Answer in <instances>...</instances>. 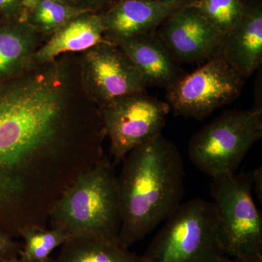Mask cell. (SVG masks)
I'll return each mask as SVG.
<instances>
[{
	"instance_id": "8",
	"label": "cell",
	"mask_w": 262,
	"mask_h": 262,
	"mask_svg": "<svg viewBox=\"0 0 262 262\" xmlns=\"http://www.w3.org/2000/svg\"><path fill=\"white\" fill-rule=\"evenodd\" d=\"M170 108L146 91L128 95L100 107L105 136L110 141L114 165L136 146L162 134Z\"/></svg>"
},
{
	"instance_id": "12",
	"label": "cell",
	"mask_w": 262,
	"mask_h": 262,
	"mask_svg": "<svg viewBox=\"0 0 262 262\" xmlns=\"http://www.w3.org/2000/svg\"><path fill=\"white\" fill-rule=\"evenodd\" d=\"M140 72L144 83L168 89L185 73L156 32L117 43Z\"/></svg>"
},
{
	"instance_id": "11",
	"label": "cell",
	"mask_w": 262,
	"mask_h": 262,
	"mask_svg": "<svg viewBox=\"0 0 262 262\" xmlns=\"http://www.w3.org/2000/svg\"><path fill=\"white\" fill-rule=\"evenodd\" d=\"M192 2L116 0L106 9L100 12L105 36L110 42L117 44L155 32L174 12Z\"/></svg>"
},
{
	"instance_id": "23",
	"label": "cell",
	"mask_w": 262,
	"mask_h": 262,
	"mask_svg": "<svg viewBox=\"0 0 262 262\" xmlns=\"http://www.w3.org/2000/svg\"><path fill=\"white\" fill-rule=\"evenodd\" d=\"M253 187L256 191L260 203H262V169L261 166L252 170Z\"/></svg>"
},
{
	"instance_id": "2",
	"label": "cell",
	"mask_w": 262,
	"mask_h": 262,
	"mask_svg": "<svg viewBox=\"0 0 262 262\" xmlns=\"http://www.w3.org/2000/svg\"><path fill=\"white\" fill-rule=\"evenodd\" d=\"M122 163L117 176L122 215L117 241L129 249L182 204L185 172L178 148L162 134L136 146Z\"/></svg>"
},
{
	"instance_id": "7",
	"label": "cell",
	"mask_w": 262,
	"mask_h": 262,
	"mask_svg": "<svg viewBox=\"0 0 262 262\" xmlns=\"http://www.w3.org/2000/svg\"><path fill=\"white\" fill-rule=\"evenodd\" d=\"M244 80L225 59L215 56L166 89V102L176 115L203 120L237 99Z\"/></svg>"
},
{
	"instance_id": "6",
	"label": "cell",
	"mask_w": 262,
	"mask_h": 262,
	"mask_svg": "<svg viewBox=\"0 0 262 262\" xmlns=\"http://www.w3.org/2000/svg\"><path fill=\"white\" fill-rule=\"evenodd\" d=\"M211 194L225 255L262 256V217L252 196V170L211 177Z\"/></svg>"
},
{
	"instance_id": "27",
	"label": "cell",
	"mask_w": 262,
	"mask_h": 262,
	"mask_svg": "<svg viewBox=\"0 0 262 262\" xmlns=\"http://www.w3.org/2000/svg\"><path fill=\"white\" fill-rule=\"evenodd\" d=\"M214 262H235V261L233 258H232L227 255H224Z\"/></svg>"
},
{
	"instance_id": "14",
	"label": "cell",
	"mask_w": 262,
	"mask_h": 262,
	"mask_svg": "<svg viewBox=\"0 0 262 262\" xmlns=\"http://www.w3.org/2000/svg\"><path fill=\"white\" fill-rule=\"evenodd\" d=\"M111 42L105 36L101 13L88 12L51 34L49 40L34 53L33 67L51 63L61 53L85 52L98 45Z\"/></svg>"
},
{
	"instance_id": "9",
	"label": "cell",
	"mask_w": 262,
	"mask_h": 262,
	"mask_svg": "<svg viewBox=\"0 0 262 262\" xmlns=\"http://www.w3.org/2000/svg\"><path fill=\"white\" fill-rule=\"evenodd\" d=\"M82 77L84 89L99 107L146 89L140 72L130 58L112 42L98 45L84 52Z\"/></svg>"
},
{
	"instance_id": "26",
	"label": "cell",
	"mask_w": 262,
	"mask_h": 262,
	"mask_svg": "<svg viewBox=\"0 0 262 262\" xmlns=\"http://www.w3.org/2000/svg\"><path fill=\"white\" fill-rule=\"evenodd\" d=\"M24 5L25 6L26 9L27 10V12L31 9H32L34 8V5H35L36 3H37V0H23Z\"/></svg>"
},
{
	"instance_id": "5",
	"label": "cell",
	"mask_w": 262,
	"mask_h": 262,
	"mask_svg": "<svg viewBox=\"0 0 262 262\" xmlns=\"http://www.w3.org/2000/svg\"><path fill=\"white\" fill-rule=\"evenodd\" d=\"M261 137V106L227 112L191 138L188 155L193 165L209 177L234 173Z\"/></svg>"
},
{
	"instance_id": "18",
	"label": "cell",
	"mask_w": 262,
	"mask_h": 262,
	"mask_svg": "<svg viewBox=\"0 0 262 262\" xmlns=\"http://www.w3.org/2000/svg\"><path fill=\"white\" fill-rule=\"evenodd\" d=\"M23 239L18 258L25 261H40L51 256L52 252L68 241L69 237L57 229L33 226L19 234Z\"/></svg>"
},
{
	"instance_id": "19",
	"label": "cell",
	"mask_w": 262,
	"mask_h": 262,
	"mask_svg": "<svg viewBox=\"0 0 262 262\" xmlns=\"http://www.w3.org/2000/svg\"><path fill=\"white\" fill-rule=\"evenodd\" d=\"M192 5L222 36L238 23L246 9L242 0H194Z\"/></svg>"
},
{
	"instance_id": "25",
	"label": "cell",
	"mask_w": 262,
	"mask_h": 262,
	"mask_svg": "<svg viewBox=\"0 0 262 262\" xmlns=\"http://www.w3.org/2000/svg\"><path fill=\"white\" fill-rule=\"evenodd\" d=\"M11 262H57L56 258H53L50 256L49 258L46 259L40 260V261H25V260L20 259V258H16L13 259Z\"/></svg>"
},
{
	"instance_id": "13",
	"label": "cell",
	"mask_w": 262,
	"mask_h": 262,
	"mask_svg": "<svg viewBox=\"0 0 262 262\" xmlns=\"http://www.w3.org/2000/svg\"><path fill=\"white\" fill-rule=\"evenodd\" d=\"M218 56L245 79L257 70L262 60L261 4L246 5L242 18L223 36Z\"/></svg>"
},
{
	"instance_id": "4",
	"label": "cell",
	"mask_w": 262,
	"mask_h": 262,
	"mask_svg": "<svg viewBox=\"0 0 262 262\" xmlns=\"http://www.w3.org/2000/svg\"><path fill=\"white\" fill-rule=\"evenodd\" d=\"M165 221L142 256L146 262H214L225 255L211 202L182 203Z\"/></svg>"
},
{
	"instance_id": "15",
	"label": "cell",
	"mask_w": 262,
	"mask_h": 262,
	"mask_svg": "<svg viewBox=\"0 0 262 262\" xmlns=\"http://www.w3.org/2000/svg\"><path fill=\"white\" fill-rule=\"evenodd\" d=\"M42 34L26 19L0 24V81L32 68V60Z\"/></svg>"
},
{
	"instance_id": "24",
	"label": "cell",
	"mask_w": 262,
	"mask_h": 262,
	"mask_svg": "<svg viewBox=\"0 0 262 262\" xmlns=\"http://www.w3.org/2000/svg\"><path fill=\"white\" fill-rule=\"evenodd\" d=\"M235 262H262V256L234 258Z\"/></svg>"
},
{
	"instance_id": "21",
	"label": "cell",
	"mask_w": 262,
	"mask_h": 262,
	"mask_svg": "<svg viewBox=\"0 0 262 262\" xmlns=\"http://www.w3.org/2000/svg\"><path fill=\"white\" fill-rule=\"evenodd\" d=\"M21 246L9 234L0 231V262H11L18 258Z\"/></svg>"
},
{
	"instance_id": "16",
	"label": "cell",
	"mask_w": 262,
	"mask_h": 262,
	"mask_svg": "<svg viewBox=\"0 0 262 262\" xmlns=\"http://www.w3.org/2000/svg\"><path fill=\"white\" fill-rule=\"evenodd\" d=\"M57 262H146L122 247L117 239L96 237L69 239L61 246Z\"/></svg>"
},
{
	"instance_id": "3",
	"label": "cell",
	"mask_w": 262,
	"mask_h": 262,
	"mask_svg": "<svg viewBox=\"0 0 262 262\" xmlns=\"http://www.w3.org/2000/svg\"><path fill=\"white\" fill-rule=\"evenodd\" d=\"M48 220L70 239H118L122 215L113 161L103 156L79 173L52 207Z\"/></svg>"
},
{
	"instance_id": "20",
	"label": "cell",
	"mask_w": 262,
	"mask_h": 262,
	"mask_svg": "<svg viewBox=\"0 0 262 262\" xmlns=\"http://www.w3.org/2000/svg\"><path fill=\"white\" fill-rule=\"evenodd\" d=\"M27 14L23 0H0V24L26 19Z\"/></svg>"
},
{
	"instance_id": "22",
	"label": "cell",
	"mask_w": 262,
	"mask_h": 262,
	"mask_svg": "<svg viewBox=\"0 0 262 262\" xmlns=\"http://www.w3.org/2000/svg\"><path fill=\"white\" fill-rule=\"evenodd\" d=\"M115 1L116 0H75V5L89 11L100 13L101 10L106 9Z\"/></svg>"
},
{
	"instance_id": "17",
	"label": "cell",
	"mask_w": 262,
	"mask_h": 262,
	"mask_svg": "<svg viewBox=\"0 0 262 262\" xmlns=\"http://www.w3.org/2000/svg\"><path fill=\"white\" fill-rule=\"evenodd\" d=\"M89 10L56 0H37L26 20L41 34L51 35L72 19Z\"/></svg>"
},
{
	"instance_id": "29",
	"label": "cell",
	"mask_w": 262,
	"mask_h": 262,
	"mask_svg": "<svg viewBox=\"0 0 262 262\" xmlns=\"http://www.w3.org/2000/svg\"><path fill=\"white\" fill-rule=\"evenodd\" d=\"M56 1L61 2V3H65V4H68L75 6V0H56Z\"/></svg>"
},
{
	"instance_id": "10",
	"label": "cell",
	"mask_w": 262,
	"mask_h": 262,
	"mask_svg": "<svg viewBox=\"0 0 262 262\" xmlns=\"http://www.w3.org/2000/svg\"><path fill=\"white\" fill-rule=\"evenodd\" d=\"M156 33L179 62L187 63L218 56L223 38L192 3L174 12Z\"/></svg>"
},
{
	"instance_id": "1",
	"label": "cell",
	"mask_w": 262,
	"mask_h": 262,
	"mask_svg": "<svg viewBox=\"0 0 262 262\" xmlns=\"http://www.w3.org/2000/svg\"><path fill=\"white\" fill-rule=\"evenodd\" d=\"M0 81V208L26 222L46 211L78 175L61 161L68 125L67 79L53 61Z\"/></svg>"
},
{
	"instance_id": "28",
	"label": "cell",
	"mask_w": 262,
	"mask_h": 262,
	"mask_svg": "<svg viewBox=\"0 0 262 262\" xmlns=\"http://www.w3.org/2000/svg\"><path fill=\"white\" fill-rule=\"evenodd\" d=\"M151 1L165 2V3H183V2H189L192 0H151Z\"/></svg>"
}]
</instances>
